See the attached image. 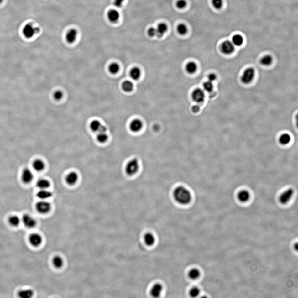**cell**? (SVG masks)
<instances>
[{"label":"cell","instance_id":"obj_21","mask_svg":"<svg viewBox=\"0 0 298 298\" xmlns=\"http://www.w3.org/2000/svg\"><path fill=\"white\" fill-rule=\"evenodd\" d=\"M36 186L39 190L47 189L50 186V183L47 179H40L37 180Z\"/></svg>","mask_w":298,"mask_h":298},{"label":"cell","instance_id":"obj_14","mask_svg":"<svg viewBox=\"0 0 298 298\" xmlns=\"http://www.w3.org/2000/svg\"><path fill=\"white\" fill-rule=\"evenodd\" d=\"M143 127V122L139 119H135L130 124V129L132 132L137 133L141 131Z\"/></svg>","mask_w":298,"mask_h":298},{"label":"cell","instance_id":"obj_27","mask_svg":"<svg viewBox=\"0 0 298 298\" xmlns=\"http://www.w3.org/2000/svg\"><path fill=\"white\" fill-rule=\"evenodd\" d=\"M133 84L131 81H125L122 84V88L123 90L125 92H131L133 89Z\"/></svg>","mask_w":298,"mask_h":298},{"label":"cell","instance_id":"obj_7","mask_svg":"<svg viewBox=\"0 0 298 298\" xmlns=\"http://www.w3.org/2000/svg\"><path fill=\"white\" fill-rule=\"evenodd\" d=\"M21 222L28 229H32L36 226L37 224L35 220L29 214H26L23 215L21 219Z\"/></svg>","mask_w":298,"mask_h":298},{"label":"cell","instance_id":"obj_43","mask_svg":"<svg viewBox=\"0 0 298 298\" xmlns=\"http://www.w3.org/2000/svg\"><path fill=\"white\" fill-rule=\"evenodd\" d=\"M124 1L125 0H114L113 4L117 8H120L122 7Z\"/></svg>","mask_w":298,"mask_h":298},{"label":"cell","instance_id":"obj_4","mask_svg":"<svg viewBox=\"0 0 298 298\" xmlns=\"http://www.w3.org/2000/svg\"><path fill=\"white\" fill-rule=\"evenodd\" d=\"M51 205L46 200H41L36 203V209L39 213L46 214L51 209Z\"/></svg>","mask_w":298,"mask_h":298},{"label":"cell","instance_id":"obj_37","mask_svg":"<svg viewBox=\"0 0 298 298\" xmlns=\"http://www.w3.org/2000/svg\"><path fill=\"white\" fill-rule=\"evenodd\" d=\"M203 87L205 91L207 92H211L213 90L214 86L212 82L207 81L204 83Z\"/></svg>","mask_w":298,"mask_h":298},{"label":"cell","instance_id":"obj_16","mask_svg":"<svg viewBox=\"0 0 298 298\" xmlns=\"http://www.w3.org/2000/svg\"><path fill=\"white\" fill-rule=\"evenodd\" d=\"M65 181L68 185L73 186L77 182L78 176L77 173L74 171L70 172L67 175L65 179Z\"/></svg>","mask_w":298,"mask_h":298},{"label":"cell","instance_id":"obj_5","mask_svg":"<svg viewBox=\"0 0 298 298\" xmlns=\"http://www.w3.org/2000/svg\"><path fill=\"white\" fill-rule=\"evenodd\" d=\"M255 73V70L253 68H247L244 71L241 77L242 82L245 84L250 83L253 80Z\"/></svg>","mask_w":298,"mask_h":298},{"label":"cell","instance_id":"obj_28","mask_svg":"<svg viewBox=\"0 0 298 298\" xmlns=\"http://www.w3.org/2000/svg\"><path fill=\"white\" fill-rule=\"evenodd\" d=\"M21 222V219H20L19 217L16 215H13L10 217L8 219V222L9 224H11L12 226L14 227H17L20 225V222Z\"/></svg>","mask_w":298,"mask_h":298},{"label":"cell","instance_id":"obj_6","mask_svg":"<svg viewBox=\"0 0 298 298\" xmlns=\"http://www.w3.org/2000/svg\"><path fill=\"white\" fill-rule=\"evenodd\" d=\"M191 96L193 100L199 104L203 102L206 97L204 91L201 88L195 89L192 92Z\"/></svg>","mask_w":298,"mask_h":298},{"label":"cell","instance_id":"obj_41","mask_svg":"<svg viewBox=\"0 0 298 298\" xmlns=\"http://www.w3.org/2000/svg\"><path fill=\"white\" fill-rule=\"evenodd\" d=\"M177 7L179 9H183L186 7L187 5V2L186 0H178L176 3Z\"/></svg>","mask_w":298,"mask_h":298},{"label":"cell","instance_id":"obj_15","mask_svg":"<svg viewBox=\"0 0 298 298\" xmlns=\"http://www.w3.org/2000/svg\"><path fill=\"white\" fill-rule=\"evenodd\" d=\"M108 20L112 23H116L119 20L120 13L117 10L112 9L109 10L107 14Z\"/></svg>","mask_w":298,"mask_h":298},{"label":"cell","instance_id":"obj_32","mask_svg":"<svg viewBox=\"0 0 298 298\" xmlns=\"http://www.w3.org/2000/svg\"><path fill=\"white\" fill-rule=\"evenodd\" d=\"M102 125L101 123L99 121L94 120L90 123V127L93 131L98 132Z\"/></svg>","mask_w":298,"mask_h":298},{"label":"cell","instance_id":"obj_42","mask_svg":"<svg viewBox=\"0 0 298 298\" xmlns=\"http://www.w3.org/2000/svg\"><path fill=\"white\" fill-rule=\"evenodd\" d=\"M148 35L150 37H153L156 36L157 32H156V28H154V27H151L148 29Z\"/></svg>","mask_w":298,"mask_h":298},{"label":"cell","instance_id":"obj_11","mask_svg":"<svg viewBox=\"0 0 298 298\" xmlns=\"http://www.w3.org/2000/svg\"><path fill=\"white\" fill-rule=\"evenodd\" d=\"M29 243L34 247H37L39 246L42 242V236L37 233H34L29 236Z\"/></svg>","mask_w":298,"mask_h":298},{"label":"cell","instance_id":"obj_33","mask_svg":"<svg viewBox=\"0 0 298 298\" xmlns=\"http://www.w3.org/2000/svg\"><path fill=\"white\" fill-rule=\"evenodd\" d=\"M120 70V66L117 63H113L111 64L109 67V71L112 74L118 73Z\"/></svg>","mask_w":298,"mask_h":298},{"label":"cell","instance_id":"obj_23","mask_svg":"<svg viewBox=\"0 0 298 298\" xmlns=\"http://www.w3.org/2000/svg\"><path fill=\"white\" fill-rule=\"evenodd\" d=\"M250 194L247 191L243 190L240 192L238 195V200L242 202H246L249 200Z\"/></svg>","mask_w":298,"mask_h":298},{"label":"cell","instance_id":"obj_12","mask_svg":"<svg viewBox=\"0 0 298 298\" xmlns=\"http://www.w3.org/2000/svg\"><path fill=\"white\" fill-rule=\"evenodd\" d=\"M234 45L232 42L229 41H226L222 44V52L225 55H230L234 51Z\"/></svg>","mask_w":298,"mask_h":298},{"label":"cell","instance_id":"obj_10","mask_svg":"<svg viewBox=\"0 0 298 298\" xmlns=\"http://www.w3.org/2000/svg\"><path fill=\"white\" fill-rule=\"evenodd\" d=\"M78 31L76 29L72 28L67 32L65 35V39L68 43L73 44L76 40L78 36Z\"/></svg>","mask_w":298,"mask_h":298},{"label":"cell","instance_id":"obj_25","mask_svg":"<svg viewBox=\"0 0 298 298\" xmlns=\"http://www.w3.org/2000/svg\"><path fill=\"white\" fill-rule=\"evenodd\" d=\"M201 272L196 268H193L190 270L188 273V277L192 280H196L201 276Z\"/></svg>","mask_w":298,"mask_h":298},{"label":"cell","instance_id":"obj_24","mask_svg":"<svg viewBox=\"0 0 298 298\" xmlns=\"http://www.w3.org/2000/svg\"><path fill=\"white\" fill-rule=\"evenodd\" d=\"M18 295L20 298H31L33 297L34 291L29 289L22 290L18 293Z\"/></svg>","mask_w":298,"mask_h":298},{"label":"cell","instance_id":"obj_31","mask_svg":"<svg viewBox=\"0 0 298 298\" xmlns=\"http://www.w3.org/2000/svg\"><path fill=\"white\" fill-rule=\"evenodd\" d=\"M53 264L56 268H60L63 265L64 262L62 259L59 256H55L53 259Z\"/></svg>","mask_w":298,"mask_h":298},{"label":"cell","instance_id":"obj_9","mask_svg":"<svg viewBox=\"0 0 298 298\" xmlns=\"http://www.w3.org/2000/svg\"><path fill=\"white\" fill-rule=\"evenodd\" d=\"M294 190L292 188L287 189L282 193L280 197V201L282 204H286L290 201L294 194Z\"/></svg>","mask_w":298,"mask_h":298},{"label":"cell","instance_id":"obj_34","mask_svg":"<svg viewBox=\"0 0 298 298\" xmlns=\"http://www.w3.org/2000/svg\"><path fill=\"white\" fill-rule=\"evenodd\" d=\"M273 60V58L270 55H267L262 58L260 63L263 65L268 66L272 64Z\"/></svg>","mask_w":298,"mask_h":298},{"label":"cell","instance_id":"obj_18","mask_svg":"<svg viewBox=\"0 0 298 298\" xmlns=\"http://www.w3.org/2000/svg\"><path fill=\"white\" fill-rule=\"evenodd\" d=\"M144 243L148 246H153L155 243V237L150 232H148L144 235Z\"/></svg>","mask_w":298,"mask_h":298},{"label":"cell","instance_id":"obj_17","mask_svg":"<svg viewBox=\"0 0 298 298\" xmlns=\"http://www.w3.org/2000/svg\"><path fill=\"white\" fill-rule=\"evenodd\" d=\"M156 29L157 32L156 36L159 38H160L163 37L164 35L167 31L168 26L166 23H160L157 25Z\"/></svg>","mask_w":298,"mask_h":298},{"label":"cell","instance_id":"obj_1","mask_svg":"<svg viewBox=\"0 0 298 298\" xmlns=\"http://www.w3.org/2000/svg\"><path fill=\"white\" fill-rule=\"evenodd\" d=\"M173 196L175 201L181 205H187L190 203L192 195L189 190L185 187L179 186L175 188Z\"/></svg>","mask_w":298,"mask_h":298},{"label":"cell","instance_id":"obj_47","mask_svg":"<svg viewBox=\"0 0 298 298\" xmlns=\"http://www.w3.org/2000/svg\"><path fill=\"white\" fill-rule=\"evenodd\" d=\"M3 1V0H0V3L2 2Z\"/></svg>","mask_w":298,"mask_h":298},{"label":"cell","instance_id":"obj_3","mask_svg":"<svg viewBox=\"0 0 298 298\" xmlns=\"http://www.w3.org/2000/svg\"><path fill=\"white\" fill-rule=\"evenodd\" d=\"M40 29L34 26L31 23H28L24 26L23 29V33L26 38L30 39L35 35L39 33Z\"/></svg>","mask_w":298,"mask_h":298},{"label":"cell","instance_id":"obj_8","mask_svg":"<svg viewBox=\"0 0 298 298\" xmlns=\"http://www.w3.org/2000/svg\"><path fill=\"white\" fill-rule=\"evenodd\" d=\"M21 177L23 183L25 184H29L34 179L33 171L28 168H25L23 170Z\"/></svg>","mask_w":298,"mask_h":298},{"label":"cell","instance_id":"obj_30","mask_svg":"<svg viewBox=\"0 0 298 298\" xmlns=\"http://www.w3.org/2000/svg\"><path fill=\"white\" fill-rule=\"evenodd\" d=\"M291 137L289 134L285 133L282 134L280 138V143L283 145L289 144L291 141Z\"/></svg>","mask_w":298,"mask_h":298},{"label":"cell","instance_id":"obj_13","mask_svg":"<svg viewBox=\"0 0 298 298\" xmlns=\"http://www.w3.org/2000/svg\"><path fill=\"white\" fill-rule=\"evenodd\" d=\"M163 290V286L161 284L156 283L151 289L150 295L153 298H159L162 295Z\"/></svg>","mask_w":298,"mask_h":298},{"label":"cell","instance_id":"obj_40","mask_svg":"<svg viewBox=\"0 0 298 298\" xmlns=\"http://www.w3.org/2000/svg\"><path fill=\"white\" fill-rule=\"evenodd\" d=\"M63 93L60 90H57L54 93L53 96L54 99L55 100L59 101L61 100L63 97Z\"/></svg>","mask_w":298,"mask_h":298},{"label":"cell","instance_id":"obj_45","mask_svg":"<svg viewBox=\"0 0 298 298\" xmlns=\"http://www.w3.org/2000/svg\"><path fill=\"white\" fill-rule=\"evenodd\" d=\"M200 108L199 106L197 105H193L192 107V111L193 113H197L200 111Z\"/></svg>","mask_w":298,"mask_h":298},{"label":"cell","instance_id":"obj_44","mask_svg":"<svg viewBox=\"0 0 298 298\" xmlns=\"http://www.w3.org/2000/svg\"><path fill=\"white\" fill-rule=\"evenodd\" d=\"M216 75L215 74H214V73L210 74L208 76V81H210V82H211L215 81V80H216Z\"/></svg>","mask_w":298,"mask_h":298},{"label":"cell","instance_id":"obj_22","mask_svg":"<svg viewBox=\"0 0 298 298\" xmlns=\"http://www.w3.org/2000/svg\"><path fill=\"white\" fill-rule=\"evenodd\" d=\"M141 75V70L138 67H134L130 72V77L134 81H137L140 78Z\"/></svg>","mask_w":298,"mask_h":298},{"label":"cell","instance_id":"obj_20","mask_svg":"<svg viewBox=\"0 0 298 298\" xmlns=\"http://www.w3.org/2000/svg\"><path fill=\"white\" fill-rule=\"evenodd\" d=\"M33 169L37 172H41L44 170L45 165L44 162L40 159L35 160L32 165Z\"/></svg>","mask_w":298,"mask_h":298},{"label":"cell","instance_id":"obj_39","mask_svg":"<svg viewBox=\"0 0 298 298\" xmlns=\"http://www.w3.org/2000/svg\"><path fill=\"white\" fill-rule=\"evenodd\" d=\"M212 4L216 9H220L222 6L223 0H212Z\"/></svg>","mask_w":298,"mask_h":298},{"label":"cell","instance_id":"obj_38","mask_svg":"<svg viewBox=\"0 0 298 298\" xmlns=\"http://www.w3.org/2000/svg\"><path fill=\"white\" fill-rule=\"evenodd\" d=\"M190 296L192 298H196L200 295V289L197 287H192L189 292Z\"/></svg>","mask_w":298,"mask_h":298},{"label":"cell","instance_id":"obj_46","mask_svg":"<svg viewBox=\"0 0 298 298\" xmlns=\"http://www.w3.org/2000/svg\"><path fill=\"white\" fill-rule=\"evenodd\" d=\"M294 249L296 251H297L298 250V243H296L294 244Z\"/></svg>","mask_w":298,"mask_h":298},{"label":"cell","instance_id":"obj_26","mask_svg":"<svg viewBox=\"0 0 298 298\" xmlns=\"http://www.w3.org/2000/svg\"><path fill=\"white\" fill-rule=\"evenodd\" d=\"M197 68H198V67H197L196 63L194 62L191 61L189 62L186 64V71L188 72V73L192 74H193L196 71Z\"/></svg>","mask_w":298,"mask_h":298},{"label":"cell","instance_id":"obj_19","mask_svg":"<svg viewBox=\"0 0 298 298\" xmlns=\"http://www.w3.org/2000/svg\"><path fill=\"white\" fill-rule=\"evenodd\" d=\"M36 196L41 200H46L51 198L52 196V193L47 189L39 190Z\"/></svg>","mask_w":298,"mask_h":298},{"label":"cell","instance_id":"obj_2","mask_svg":"<svg viewBox=\"0 0 298 298\" xmlns=\"http://www.w3.org/2000/svg\"><path fill=\"white\" fill-rule=\"evenodd\" d=\"M140 165L136 158L132 159L127 163L125 167V172L128 175L132 176L135 175L139 170Z\"/></svg>","mask_w":298,"mask_h":298},{"label":"cell","instance_id":"obj_36","mask_svg":"<svg viewBox=\"0 0 298 298\" xmlns=\"http://www.w3.org/2000/svg\"><path fill=\"white\" fill-rule=\"evenodd\" d=\"M108 136L106 132L99 133L97 137L98 141L100 143H104L108 140Z\"/></svg>","mask_w":298,"mask_h":298},{"label":"cell","instance_id":"obj_35","mask_svg":"<svg viewBox=\"0 0 298 298\" xmlns=\"http://www.w3.org/2000/svg\"><path fill=\"white\" fill-rule=\"evenodd\" d=\"M177 31L178 33L180 35L186 34L188 31V28L186 25L183 23L179 24L177 27Z\"/></svg>","mask_w":298,"mask_h":298},{"label":"cell","instance_id":"obj_29","mask_svg":"<svg viewBox=\"0 0 298 298\" xmlns=\"http://www.w3.org/2000/svg\"><path fill=\"white\" fill-rule=\"evenodd\" d=\"M232 40L233 45L236 46H240L243 42V37L239 34H236L233 36Z\"/></svg>","mask_w":298,"mask_h":298}]
</instances>
